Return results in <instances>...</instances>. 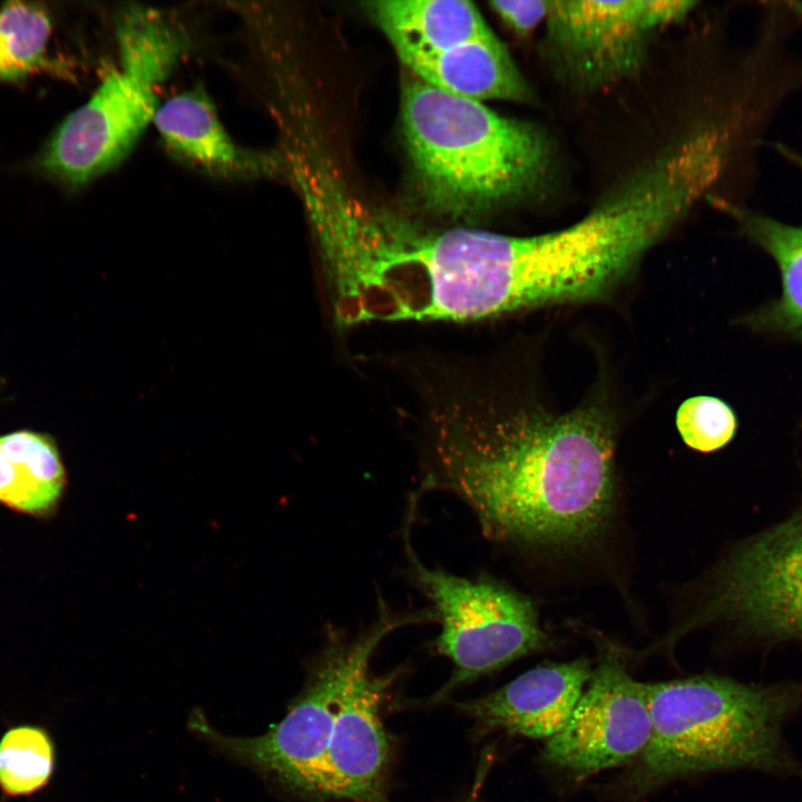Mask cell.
I'll return each mask as SVG.
<instances>
[{
	"instance_id": "obj_1",
	"label": "cell",
	"mask_w": 802,
	"mask_h": 802,
	"mask_svg": "<svg viewBox=\"0 0 802 802\" xmlns=\"http://www.w3.org/2000/svg\"><path fill=\"white\" fill-rule=\"evenodd\" d=\"M433 449L428 488L461 499L490 540L577 549L612 518L614 426L595 402L561 414L516 409L451 419Z\"/></svg>"
},
{
	"instance_id": "obj_2",
	"label": "cell",
	"mask_w": 802,
	"mask_h": 802,
	"mask_svg": "<svg viewBox=\"0 0 802 802\" xmlns=\"http://www.w3.org/2000/svg\"><path fill=\"white\" fill-rule=\"evenodd\" d=\"M400 107L413 184L432 214L472 219L535 200L551 187L555 150L536 125L413 75L402 86Z\"/></svg>"
},
{
	"instance_id": "obj_3",
	"label": "cell",
	"mask_w": 802,
	"mask_h": 802,
	"mask_svg": "<svg viewBox=\"0 0 802 802\" xmlns=\"http://www.w3.org/2000/svg\"><path fill=\"white\" fill-rule=\"evenodd\" d=\"M644 688L652 733L624 782L632 798L673 780L727 770L802 780V762L783 735L802 708L801 684L703 674Z\"/></svg>"
},
{
	"instance_id": "obj_4",
	"label": "cell",
	"mask_w": 802,
	"mask_h": 802,
	"mask_svg": "<svg viewBox=\"0 0 802 802\" xmlns=\"http://www.w3.org/2000/svg\"><path fill=\"white\" fill-rule=\"evenodd\" d=\"M119 66L67 115L26 167L69 192L115 168L158 109L157 90L178 65L187 37L163 12L140 6L116 17Z\"/></svg>"
},
{
	"instance_id": "obj_5",
	"label": "cell",
	"mask_w": 802,
	"mask_h": 802,
	"mask_svg": "<svg viewBox=\"0 0 802 802\" xmlns=\"http://www.w3.org/2000/svg\"><path fill=\"white\" fill-rule=\"evenodd\" d=\"M404 535L411 577L440 625L434 651L452 664L436 700L549 645L528 597L490 577L468 578L424 565Z\"/></svg>"
},
{
	"instance_id": "obj_6",
	"label": "cell",
	"mask_w": 802,
	"mask_h": 802,
	"mask_svg": "<svg viewBox=\"0 0 802 802\" xmlns=\"http://www.w3.org/2000/svg\"><path fill=\"white\" fill-rule=\"evenodd\" d=\"M715 622L760 645L802 644V505L717 564L704 602L678 632Z\"/></svg>"
},
{
	"instance_id": "obj_7",
	"label": "cell",
	"mask_w": 802,
	"mask_h": 802,
	"mask_svg": "<svg viewBox=\"0 0 802 802\" xmlns=\"http://www.w3.org/2000/svg\"><path fill=\"white\" fill-rule=\"evenodd\" d=\"M694 1H551L544 49L556 76L590 92L627 79L646 61L651 43L688 16Z\"/></svg>"
},
{
	"instance_id": "obj_8",
	"label": "cell",
	"mask_w": 802,
	"mask_h": 802,
	"mask_svg": "<svg viewBox=\"0 0 802 802\" xmlns=\"http://www.w3.org/2000/svg\"><path fill=\"white\" fill-rule=\"evenodd\" d=\"M361 642L362 630L355 636L329 632L305 689L284 718L265 734L223 735L198 711L192 714L189 727L231 756L273 775L293 792L323 800V769L336 701Z\"/></svg>"
},
{
	"instance_id": "obj_9",
	"label": "cell",
	"mask_w": 802,
	"mask_h": 802,
	"mask_svg": "<svg viewBox=\"0 0 802 802\" xmlns=\"http://www.w3.org/2000/svg\"><path fill=\"white\" fill-rule=\"evenodd\" d=\"M428 622L424 610L395 613L383 603L362 630V642L339 694L322 780V795L353 802H387L384 776L391 735L380 708L398 674L374 675L371 658L381 642L398 628Z\"/></svg>"
},
{
	"instance_id": "obj_10",
	"label": "cell",
	"mask_w": 802,
	"mask_h": 802,
	"mask_svg": "<svg viewBox=\"0 0 802 802\" xmlns=\"http://www.w3.org/2000/svg\"><path fill=\"white\" fill-rule=\"evenodd\" d=\"M651 733L644 683L630 676L618 649L608 648L567 723L546 741L541 759L571 776L587 777L637 760Z\"/></svg>"
},
{
	"instance_id": "obj_11",
	"label": "cell",
	"mask_w": 802,
	"mask_h": 802,
	"mask_svg": "<svg viewBox=\"0 0 802 802\" xmlns=\"http://www.w3.org/2000/svg\"><path fill=\"white\" fill-rule=\"evenodd\" d=\"M593 673L580 658L536 666L500 688L458 703L481 733L547 741L567 723Z\"/></svg>"
},
{
	"instance_id": "obj_12",
	"label": "cell",
	"mask_w": 802,
	"mask_h": 802,
	"mask_svg": "<svg viewBox=\"0 0 802 802\" xmlns=\"http://www.w3.org/2000/svg\"><path fill=\"white\" fill-rule=\"evenodd\" d=\"M162 140L183 160L227 177H260L284 172V159L235 143L202 88L178 94L158 106L154 116Z\"/></svg>"
},
{
	"instance_id": "obj_13",
	"label": "cell",
	"mask_w": 802,
	"mask_h": 802,
	"mask_svg": "<svg viewBox=\"0 0 802 802\" xmlns=\"http://www.w3.org/2000/svg\"><path fill=\"white\" fill-rule=\"evenodd\" d=\"M413 76L453 96L476 101H532L535 96L496 35L402 60Z\"/></svg>"
},
{
	"instance_id": "obj_14",
	"label": "cell",
	"mask_w": 802,
	"mask_h": 802,
	"mask_svg": "<svg viewBox=\"0 0 802 802\" xmlns=\"http://www.w3.org/2000/svg\"><path fill=\"white\" fill-rule=\"evenodd\" d=\"M717 205L736 221L749 241L773 258L781 277L780 296L743 315L739 323L757 333L802 343V226L723 200Z\"/></svg>"
},
{
	"instance_id": "obj_15",
	"label": "cell",
	"mask_w": 802,
	"mask_h": 802,
	"mask_svg": "<svg viewBox=\"0 0 802 802\" xmlns=\"http://www.w3.org/2000/svg\"><path fill=\"white\" fill-rule=\"evenodd\" d=\"M365 7L401 61L493 35L466 0H382Z\"/></svg>"
},
{
	"instance_id": "obj_16",
	"label": "cell",
	"mask_w": 802,
	"mask_h": 802,
	"mask_svg": "<svg viewBox=\"0 0 802 802\" xmlns=\"http://www.w3.org/2000/svg\"><path fill=\"white\" fill-rule=\"evenodd\" d=\"M66 485V472L53 440L18 430L0 436V503L31 516L50 514Z\"/></svg>"
},
{
	"instance_id": "obj_17",
	"label": "cell",
	"mask_w": 802,
	"mask_h": 802,
	"mask_svg": "<svg viewBox=\"0 0 802 802\" xmlns=\"http://www.w3.org/2000/svg\"><path fill=\"white\" fill-rule=\"evenodd\" d=\"M52 18L37 2L10 1L0 7V82L19 84L28 78L61 72L49 57Z\"/></svg>"
},
{
	"instance_id": "obj_18",
	"label": "cell",
	"mask_w": 802,
	"mask_h": 802,
	"mask_svg": "<svg viewBox=\"0 0 802 802\" xmlns=\"http://www.w3.org/2000/svg\"><path fill=\"white\" fill-rule=\"evenodd\" d=\"M55 745L39 725L10 727L0 739V789L8 796H28L43 789L55 770Z\"/></svg>"
},
{
	"instance_id": "obj_19",
	"label": "cell",
	"mask_w": 802,
	"mask_h": 802,
	"mask_svg": "<svg viewBox=\"0 0 802 802\" xmlns=\"http://www.w3.org/2000/svg\"><path fill=\"white\" fill-rule=\"evenodd\" d=\"M676 427L686 446L701 452H712L733 439L737 430V418L725 401L698 395L679 405Z\"/></svg>"
},
{
	"instance_id": "obj_20",
	"label": "cell",
	"mask_w": 802,
	"mask_h": 802,
	"mask_svg": "<svg viewBox=\"0 0 802 802\" xmlns=\"http://www.w3.org/2000/svg\"><path fill=\"white\" fill-rule=\"evenodd\" d=\"M550 2L547 0H495L489 4L518 36H528L545 23Z\"/></svg>"
},
{
	"instance_id": "obj_21",
	"label": "cell",
	"mask_w": 802,
	"mask_h": 802,
	"mask_svg": "<svg viewBox=\"0 0 802 802\" xmlns=\"http://www.w3.org/2000/svg\"><path fill=\"white\" fill-rule=\"evenodd\" d=\"M782 150L784 151V155H785L789 159L793 160L795 164H798V165L802 168V156H801V155H798V154H795V153H793V151H791V150H788V149H785V148H783Z\"/></svg>"
}]
</instances>
